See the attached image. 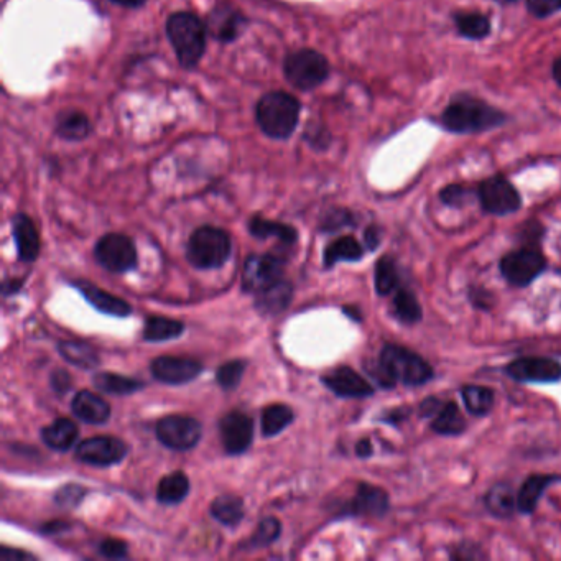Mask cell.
<instances>
[{"mask_svg": "<svg viewBox=\"0 0 561 561\" xmlns=\"http://www.w3.org/2000/svg\"><path fill=\"white\" fill-rule=\"evenodd\" d=\"M372 374L382 387L392 389L399 382L408 387L427 384L428 381H432L433 369L423 357L408 351L407 348L397 344H385Z\"/></svg>", "mask_w": 561, "mask_h": 561, "instance_id": "obj_1", "label": "cell"}, {"mask_svg": "<svg viewBox=\"0 0 561 561\" xmlns=\"http://www.w3.org/2000/svg\"><path fill=\"white\" fill-rule=\"evenodd\" d=\"M506 121L504 112L471 94H458L441 114V126L455 134H481Z\"/></svg>", "mask_w": 561, "mask_h": 561, "instance_id": "obj_2", "label": "cell"}, {"mask_svg": "<svg viewBox=\"0 0 561 561\" xmlns=\"http://www.w3.org/2000/svg\"><path fill=\"white\" fill-rule=\"evenodd\" d=\"M165 32L181 68L193 70L200 65L208 43L206 22L198 15L180 10L168 17Z\"/></svg>", "mask_w": 561, "mask_h": 561, "instance_id": "obj_3", "label": "cell"}, {"mask_svg": "<svg viewBox=\"0 0 561 561\" xmlns=\"http://www.w3.org/2000/svg\"><path fill=\"white\" fill-rule=\"evenodd\" d=\"M302 104L287 91H270L255 106V121L269 139L287 140L297 130Z\"/></svg>", "mask_w": 561, "mask_h": 561, "instance_id": "obj_4", "label": "cell"}, {"mask_svg": "<svg viewBox=\"0 0 561 561\" xmlns=\"http://www.w3.org/2000/svg\"><path fill=\"white\" fill-rule=\"evenodd\" d=\"M232 241L228 231L214 226H201L191 234L186 257L200 270H214L228 262Z\"/></svg>", "mask_w": 561, "mask_h": 561, "instance_id": "obj_5", "label": "cell"}, {"mask_svg": "<svg viewBox=\"0 0 561 561\" xmlns=\"http://www.w3.org/2000/svg\"><path fill=\"white\" fill-rule=\"evenodd\" d=\"M330 71V61L313 48L293 51L283 61V75L293 88L303 93L320 88L330 76Z\"/></svg>", "mask_w": 561, "mask_h": 561, "instance_id": "obj_6", "label": "cell"}, {"mask_svg": "<svg viewBox=\"0 0 561 561\" xmlns=\"http://www.w3.org/2000/svg\"><path fill=\"white\" fill-rule=\"evenodd\" d=\"M94 257L98 264L112 274H126L137 265V249L126 234L111 232L99 239L94 247Z\"/></svg>", "mask_w": 561, "mask_h": 561, "instance_id": "obj_7", "label": "cell"}, {"mask_svg": "<svg viewBox=\"0 0 561 561\" xmlns=\"http://www.w3.org/2000/svg\"><path fill=\"white\" fill-rule=\"evenodd\" d=\"M157 438L163 446L170 450H193L201 440V423L188 415H168L157 423Z\"/></svg>", "mask_w": 561, "mask_h": 561, "instance_id": "obj_8", "label": "cell"}, {"mask_svg": "<svg viewBox=\"0 0 561 561\" xmlns=\"http://www.w3.org/2000/svg\"><path fill=\"white\" fill-rule=\"evenodd\" d=\"M543 255L534 247H522L509 252L501 260L502 277L517 287H527L545 269Z\"/></svg>", "mask_w": 561, "mask_h": 561, "instance_id": "obj_9", "label": "cell"}, {"mask_svg": "<svg viewBox=\"0 0 561 561\" xmlns=\"http://www.w3.org/2000/svg\"><path fill=\"white\" fill-rule=\"evenodd\" d=\"M285 259L280 255H251L242 269V290L259 293L283 279Z\"/></svg>", "mask_w": 561, "mask_h": 561, "instance_id": "obj_10", "label": "cell"}, {"mask_svg": "<svg viewBox=\"0 0 561 561\" xmlns=\"http://www.w3.org/2000/svg\"><path fill=\"white\" fill-rule=\"evenodd\" d=\"M479 201L484 211L494 216H507L519 211L522 198L515 186L504 177H491L478 188Z\"/></svg>", "mask_w": 561, "mask_h": 561, "instance_id": "obj_11", "label": "cell"}, {"mask_svg": "<svg viewBox=\"0 0 561 561\" xmlns=\"http://www.w3.org/2000/svg\"><path fill=\"white\" fill-rule=\"evenodd\" d=\"M129 453L124 441L116 436H93L79 443L76 458L81 463L96 466V468H109L121 463Z\"/></svg>", "mask_w": 561, "mask_h": 561, "instance_id": "obj_12", "label": "cell"}, {"mask_svg": "<svg viewBox=\"0 0 561 561\" xmlns=\"http://www.w3.org/2000/svg\"><path fill=\"white\" fill-rule=\"evenodd\" d=\"M247 24L246 15L228 0H219L206 19L209 35L219 43L236 42Z\"/></svg>", "mask_w": 561, "mask_h": 561, "instance_id": "obj_13", "label": "cell"}, {"mask_svg": "<svg viewBox=\"0 0 561 561\" xmlns=\"http://www.w3.org/2000/svg\"><path fill=\"white\" fill-rule=\"evenodd\" d=\"M219 433H221L226 453L231 456H239L251 448L252 438H254V422L246 412L232 410L221 418Z\"/></svg>", "mask_w": 561, "mask_h": 561, "instance_id": "obj_14", "label": "cell"}, {"mask_svg": "<svg viewBox=\"0 0 561 561\" xmlns=\"http://www.w3.org/2000/svg\"><path fill=\"white\" fill-rule=\"evenodd\" d=\"M506 372L514 381L519 382H547L561 381L560 362L547 357H520L510 362Z\"/></svg>", "mask_w": 561, "mask_h": 561, "instance_id": "obj_15", "label": "cell"}, {"mask_svg": "<svg viewBox=\"0 0 561 561\" xmlns=\"http://www.w3.org/2000/svg\"><path fill=\"white\" fill-rule=\"evenodd\" d=\"M203 366L190 357L162 356L153 359L150 372L158 382L168 385L188 384L200 376Z\"/></svg>", "mask_w": 561, "mask_h": 561, "instance_id": "obj_16", "label": "cell"}, {"mask_svg": "<svg viewBox=\"0 0 561 561\" xmlns=\"http://www.w3.org/2000/svg\"><path fill=\"white\" fill-rule=\"evenodd\" d=\"M321 382L343 399H364L374 394L372 385L348 366L336 367L330 374L321 377Z\"/></svg>", "mask_w": 561, "mask_h": 561, "instance_id": "obj_17", "label": "cell"}, {"mask_svg": "<svg viewBox=\"0 0 561 561\" xmlns=\"http://www.w3.org/2000/svg\"><path fill=\"white\" fill-rule=\"evenodd\" d=\"M389 496L381 487L361 483L357 486L353 501L344 507V514L369 515V517H382L389 512Z\"/></svg>", "mask_w": 561, "mask_h": 561, "instance_id": "obj_18", "label": "cell"}, {"mask_svg": "<svg viewBox=\"0 0 561 561\" xmlns=\"http://www.w3.org/2000/svg\"><path fill=\"white\" fill-rule=\"evenodd\" d=\"M12 236H14L17 254L24 262L37 260L40 254V236L37 226L27 214H15L12 219Z\"/></svg>", "mask_w": 561, "mask_h": 561, "instance_id": "obj_19", "label": "cell"}, {"mask_svg": "<svg viewBox=\"0 0 561 561\" xmlns=\"http://www.w3.org/2000/svg\"><path fill=\"white\" fill-rule=\"evenodd\" d=\"M71 410L81 422L89 425H104L111 417V405L91 390L78 392L71 402Z\"/></svg>", "mask_w": 561, "mask_h": 561, "instance_id": "obj_20", "label": "cell"}, {"mask_svg": "<svg viewBox=\"0 0 561 561\" xmlns=\"http://www.w3.org/2000/svg\"><path fill=\"white\" fill-rule=\"evenodd\" d=\"M75 287L101 313H107V315L112 316H129L132 313V306L126 300H122V298L102 290L94 283L79 280V282H75Z\"/></svg>", "mask_w": 561, "mask_h": 561, "instance_id": "obj_21", "label": "cell"}, {"mask_svg": "<svg viewBox=\"0 0 561 561\" xmlns=\"http://www.w3.org/2000/svg\"><path fill=\"white\" fill-rule=\"evenodd\" d=\"M93 132L91 121L83 111H63L56 116L55 134L66 142H81Z\"/></svg>", "mask_w": 561, "mask_h": 561, "instance_id": "obj_22", "label": "cell"}, {"mask_svg": "<svg viewBox=\"0 0 561 561\" xmlns=\"http://www.w3.org/2000/svg\"><path fill=\"white\" fill-rule=\"evenodd\" d=\"M292 285L287 280H279L272 287L255 293V308L262 315H279L292 302Z\"/></svg>", "mask_w": 561, "mask_h": 561, "instance_id": "obj_23", "label": "cell"}, {"mask_svg": "<svg viewBox=\"0 0 561 561\" xmlns=\"http://www.w3.org/2000/svg\"><path fill=\"white\" fill-rule=\"evenodd\" d=\"M79 430L70 418H58L42 430V440L55 451H68L78 441Z\"/></svg>", "mask_w": 561, "mask_h": 561, "instance_id": "obj_24", "label": "cell"}, {"mask_svg": "<svg viewBox=\"0 0 561 561\" xmlns=\"http://www.w3.org/2000/svg\"><path fill=\"white\" fill-rule=\"evenodd\" d=\"M557 479V476H550V474H532L525 479L517 492V510L522 514H532L537 509L543 491Z\"/></svg>", "mask_w": 561, "mask_h": 561, "instance_id": "obj_25", "label": "cell"}, {"mask_svg": "<svg viewBox=\"0 0 561 561\" xmlns=\"http://www.w3.org/2000/svg\"><path fill=\"white\" fill-rule=\"evenodd\" d=\"M249 232L257 239L277 237L285 246H293L298 241V231L290 224L277 223L260 216H255L249 221Z\"/></svg>", "mask_w": 561, "mask_h": 561, "instance_id": "obj_26", "label": "cell"}, {"mask_svg": "<svg viewBox=\"0 0 561 561\" xmlns=\"http://www.w3.org/2000/svg\"><path fill=\"white\" fill-rule=\"evenodd\" d=\"M190 492V479L185 473L168 474L158 483L157 499L163 506H177L185 501Z\"/></svg>", "mask_w": 561, "mask_h": 561, "instance_id": "obj_27", "label": "cell"}, {"mask_svg": "<svg viewBox=\"0 0 561 561\" xmlns=\"http://www.w3.org/2000/svg\"><path fill=\"white\" fill-rule=\"evenodd\" d=\"M209 512L213 515V519L218 520L224 527H236L244 519V501L241 497L232 494L219 496L214 499Z\"/></svg>", "mask_w": 561, "mask_h": 561, "instance_id": "obj_28", "label": "cell"}, {"mask_svg": "<svg viewBox=\"0 0 561 561\" xmlns=\"http://www.w3.org/2000/svg\"><path fill=\"white\" fill-rule=\"evenodd\" d=\"M58 353L65 361L81 369H93L99 366L98 351L84 341H61L58 343Z\"/></svg>", "mask_w": 561, "mask_h": 561, "instance_id": "obj_29", "label": "cell"}, {"mask_svg": "<svg viewBox=\"0 0 561 561\" xmlns=\"http://www.w3.org/2000/svg\"><path fill=\"white\" fill-rule=\"evenodd\" d=\"M185 333V325L181 321L163 316H150L145 321L144 339L149 343H162L168 339H175Z\"/></svg>", "mask_w": 561, "mask_h": 561, "instance_id": "obj_30", "label": "cell"}, {"mask_svg": "<svg viewBox=\"0 0 561 561\" xmlns=\"http://www.w3.org/2000/svg\"><path fill=\"white\" fill-rule=\"evenodd\" d=\"M432 430L438 435H461L466 430V420L455 402H446L432 420Z\"/></svg>", "mask_w": 561, "mask_h": 561, "instance_id": "obj_31", "label": "cell"}, {"mask_svg": "<svg viewBox=\"0 0 561 561\" xmlns=\"http://www.w3.org/2000/svg\"><path fill=\"white\" fill-rule=\"evenodd\" d=\"M94 387L112 395H130L144 389L145 384L132 377L119 376V374H112V372H101L96 374L93 379Z\"/></svg>", "mask_w": 561, "mask_h": 561, "instance_id": "obj_32", "label": "cell"}, {"mask_svg": "<svg viewBox=\"0 0 561 561\" xmlns=\"http://www.w3.org/2000/svg\"><path fill=\"white\" fill-rule=\"evenodd\" d=\"M453 20L459 35L469 40H484L491 33V20L478 12H458Z\"/></svg>", "mask_w": 561, "mask_h": 561, "instance_id": "obj_33", "label": "cell"}, {"mask_svg": "<svg viewBox=\"0 0 561 561\" xmlns=\"http://www.w3.org/2000/svg\"><path fill=\"white\" fill-rule=\"evenodd\" d=\"M364 255V249L353 236L339 237L325 249V267H333L338 262H356Z\"/></svg>", "mask_w": 561, "mask_h": 561, "instance_id": "obj_34", "label": "cell"}, {"mask_svg": "<svg viewBox=\"0 0 561 561\" xmlns=\"http://www.w3.org/2000/svg\"><path fill=\"white\" fill-rule=\"evenodd\" d=\"M486 507L496 517L506 519L517 510V496L506 483L496 484L486 494Z\"/></svg>", "mask_w": 561, "mask_h": 561, "instance_id": "obj_35", "label": "cell"}, {"mask_svg": "<svg viewBox=\"0 0 561 561\" xmlns=\"http://www.w3.org/2000/svg\"><path fill=\"white\" fill-rule=\"evenodd\" d=\"M293 422V410L288 405L274 404L262 410V435L267 438L279 435Z\"/></svg>", "mask_w": 561, "mask_h": 561, "instance_id": "obj_36", "label": "cell"}, {"mask_svg": "<svg viewBox=\"0 0 561 561\" xmlns=\"http://www.w3.org/2000/svg\"><path fill=\"white\" fill-rule=\"evenodd\" d=\"M461 397L468 412L476 417H484L494 407V392L483 385H466L461 390Z\"/></svg>", "mask_w": 561, "mask_h": 561, "instance_id": "obj_37", "label": "cell"}, {"mask_svg": "<svg viewBox=\"0 0 561 561\" xmlns=\"http://www.w3.org/2000/svg\"><path fill=\"white\" fill-rule=\"evenodd\" d=\"M395 316L402 323L415 325L422 320V306L418 303L417 297L408 288L399 287L394 298Z\"/></svg>", "mask_w": 561, "mask_h": 561, "instance_id": "obj_38", "label": "cell"}, {"mask_svg": "<svg viewBox=\"0 0 561 561\" xmlns=\"http://www.w3.org/2000/svg\"><path fill=\"white\" fill-rule=\"evenodd\" d=\"M280 534H282L280 520L275 519V517H265V519L260 520L259 527L255 530L254 535L246 543H242L241 548L257 550V548L269 547L279 540Z\"/></svg>", "mask_w": 561, "mask_h": 561, "instance_id": "obj_39", "label": "cell"}, {"mask_svg": "<svg viewBox=\"0 0 561 561\" xmlns=\"http://www.w3.org/2000/svg\"><path fill=\"white\" fill-rule=\"evenodd\" d=\"M400 287L399 270L392 257H382L376 265V290L381 297L397 292Z\"/></svg>", "mask_w": 561, "mask_h": 561, "instance_id": "obj_40", "label": "cell"}, {"mask_svg": "<svg viewBox=\"0 0 561 561\" xmlns=\"http://www.w3.org/2000/svg\"><path fill=\"white\" fill-rule=\"evenodd\" d=\"M246 369L247 362L241 361V359L226 362L216 371V382H218L221 389H236L237 385L241 384L242 376H244Z\"/></svg>", "mask_w": 561, "mask_h": 561, "instance_id": "obj_41", "label": "cell"}, {"mask_svg": "<svg viewBox=\"0 0 561 561\" xmlns=\"http://www.w3.org/2000/svg\"><path fill=\"white\" fill-rule=\"evenodd\" d=\"M86 496V489L79 484H66V486L58 489L55 494V502L63 509H75Z\"/></svg>", "mask_w": 561, "mask_h": 561, "instance_id": "obj_42", "label": "cell"}, {"mask_svg": "<svg viewBox=\"0 0 561 561\" xmlns=\"http://www.w3.org/2000/svg\"><path fill=\"white\" fill-rule=\"evenodd\" d=\"M353 224V214L349 213L348 209H331L325 219L321 221V231H338V229L353 226Z\"/></svg>", "mask_w": 561, "mask_h": 561, "instance_id": "obj_43", "label": "cell"}, {"mask_svg": "<svg viewBox=\"0 0 561 561\" xmlns=\"http://www.w3.org/2000/svg\"><path fill=\"white\" fill-rule=\"evenodd\" d=\"M99 553L102 557L111 558V560H121L129 555L127 543L122 542L119 538H106L99 543Z\"/></svg>", "mask_w": 561, "mask_h": 561, "instance_id": "obj_44", "label": "cell"}, {"mask_svg": "<svg viewBox=\"0 0 561 561\" xmlns=\"http://www.w3.org/2000/svg\"><path fill=\"white\" fill-rule=\"evenodd\" d=\"M527 10L537 19H545L561 10V0H527Z\"/></svg>", "mask_w": 561, "mask_h": 561, "instance_id": "obj_45", "label": "cell"}, {"mask_svg": "<svg viewBox=\"0 0 561 561\" xmlns=\"http://www.w3.org/2000/svg\"><path fill=\"white\" fill-rule=\"evenodd\" d=\"M468 196L469 191L461 185L446 186L445 190L440 193L441 201L450 206H461Z\"/></svg>", "mask_w": 561, "mask_h": 561, "instance_id": "obj_46", "label": "cell"}, {"mask_svg": "<svg viewBox=\"0 0 561 561\" xmlns=\"http://www.w3.org/2000/svg\"><path fill=\"white\" fill-rule=\"evenodd\" d=\"M50 384L51 389L55 390L56 394H68L71 387H73V379H71L70 374L65 369H56L51 374Z\"/></svg>", "mask_w": 561, "mask_h": 561, "instance_id": "obj_47", "label": "cell"}, {"mask_svg": "<svg viewBox=\"0 0 561 561\" xmlns=\"http://www.w3.org/2000/svg\"><path fill=\"white\" fill-rule=\"evenodd\" d=\"M481 557H484L483 550L473 543H461L451 553V558H456V560H478Z\"/></svg>", "mask_w": 561, "mask_h": 561, "instance_id": "obj_48", "label": "cell"}, {"mask_svg": "<svg viewBox=\"0 0 561 561\" xmlns=\"http://www.w3.org/2000/svg\"><path fill=\"white\" fill-rule=\"evenodd\" d=\"M305 139L313 149H326L330 145L331 135L325 129L320 130V127H315V132L306 130Z\"/></svg>", "mask_w": 561, "mask_h": 561, "instance_id": "obj_49", "label": "cell"}, {"mask_svg": "<svg viewBox=\"0 0 561 561\" xmlns=\"http://www.w3.org/2000/svg\"><path fill=\"white\" fill-rule=\"evenodd\" d=\"M0 560L2 561H27L35 560L33 555L24 552V550H15V548L4 547L0 550Z\"/></svg>", "mask_w": 561, "mask_h": 561, "instance_id": "obj_50", "label": "cell"}, {"mask_svg": "<svg viewBox=\"0 0 561 561\" xmlns=\"http://www.w3.org/2000/svg\"><path fill=\"white\" fill-rule=\"evenodd\" d=\"M441 407H443V402L440 399L430 397V399H425L420 404V413H422L423 418H433L436 413L440 412Z\"/></svg>", "mask_w": 561, "mask_h": 561, "instance_id": "obj_51", "label": "cell"}, {"mask_svg": "<svg viewBox=\"0 0 561 561\" xmlns=\"http://www.w3.org/2000/svg\"><path fill=\"white\" fill-rule=\"evenodd\" d=\"M364 239H366V246L374 251L379 246V242H381V232L376 226H371V228H367L366 234H364Z\"/></svg>", "mask_w": 561, "mask_h": 561, "instance_id": "obj_52", "label": "cell"}, {"mask_svg": "<svg viewBox=\"0 0 561 561\" xmlns=\"http://www.w3.org/2000/svg\"><path fill=\"white\" fill-rule=\"evenodd\" d=\"M70 524H66L63 520H53V522H48L47 525H43L42 532L43 534H58V532H63V530L68 529Z\"/></svg>", "mask_w": 561, "mask_h": 561, "instance_id": "obj_53", "label": "cell"}, {"mask_svg": "<svg viewBox=\"0 0 561 561\" xmlns=\"http://www.w3.org/2000/svg\"><path fill=\"white\" fill-rule=\"evenodd\" d=\"M374 453V448H372V443L369 440H361L356 445V455L359 458H369V456Z\"/></svg>", "mask_w": 561, "mask_h": 561, "instance_id": "obj_54", "label": "cell"}, {"mask_svg": "<svg viewBox=\"0 0 561 561\" xmlns=\"http://www.w3.org/2000/svg\"><path fill=\"white\" fill-rule=\"evenodd\" d=\"M109 2L124 7V9H142L147 4V0H109Z\"/></svg>", "mask_w": 561, "mask_h": 561, "instance_id": "obj_55", "label": "cell"}, {"mask_svg": "<svg viewBox=\"0 0 561 561\" xmlns=\"http://www.w3.org/2000/svg\"><path fill=\"white\" fill-rule=\"evenodd\" d=\"M20 285H22V280H10V282L4 283V295H9V293L17 292Z\"/></svg>", "mask_w": 561, "mask_h": 561, "instance_id": "obj_56", "label": "cell"}, {"mask_svg": "<svg viewBox=\"0 0 561 561\" xmlns=\"http://www.w3.org/2000/svg\"><path fill=\"white\" fill-rule=\"evenodd\" d=\"M553 78L557 81L558 86L561 88V56L553 63Z\"/></svg>", "mask_w": 561, "mask_h": 561, "instance_id": "obj_57", "label": "cell"}, {"mask_svg": "<svg viewBox=\"0 0 561 561\" xmlns=\"http://www.w3.org/2000/svg\"><path fill=\"white\" fill-rule=\"evenodd\" d=\"M357 311L359 310H354V308H348V306H346V308H344V313H346V315L351 316V318H353V320H361V315H359V313H357Z\"/></svg>", "mask_w": 561, "mask_h": 561, "instance_id": "obj_58", "label": "cell"}, {"mask_svg": "<svg viewBox=\"0 0 561 561\" xmlns=\"http://www.w3.org/2000/svg\"><path fill=\"white\" fill-rule=\"evenodd\" d=\"M497 2H501V4H514L517 0H497Z\"/></svg>", "mask_w": 561, "mask_h": 561, "instance_id": "obj_59", "label": "cell"}]
</instances>
